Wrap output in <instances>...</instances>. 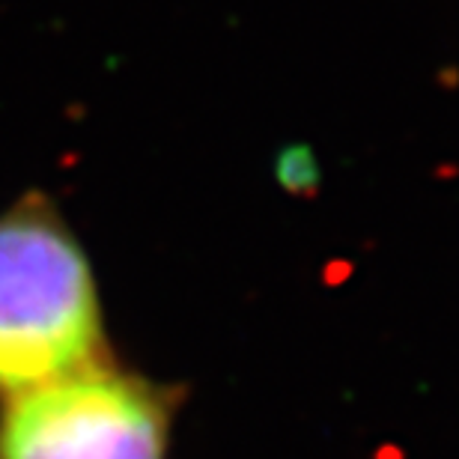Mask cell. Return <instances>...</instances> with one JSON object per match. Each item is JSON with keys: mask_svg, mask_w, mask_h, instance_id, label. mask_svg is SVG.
<instances>
[{"mask_svg": "<svg viewBox=\"0 0 459 459\" xmlns=\"http://www.w3.org/2000/svg\"><path fill=\"white\" fill-rule=\"evenodd\" d=\"M168 436V394L99 361L9 394L0 459H164Z\"/></svg>", "mask_w": 459, "mask_h": 459, "instance_id": "2", "label": "cell"}, {"mask_svg": "<svg viewBox=\"0 0 459 459\" xmlns=\"http://www.w3.org/2000/svg\"><path fill=\"white\" fill-rule=\"evenodd\" d=\"M314 159H310V152L307 150H290V152H283V159L278 164V173H281V179L287 182V188L292 191H299V188H305V182H314Z\"/></svg>", "mask_w": 459, "mask_h": 459, "instance_id": "3", "label": "cell"}, {"mask_svg": "<svg viewBox=\"0 0 459 459\" xmlns=\"http://www.w3.org/2000/svg\"><path fill=\"white\" fill-rule=\"evenodd\" d=\"M102 307L90 260L45 195L0 215V391L99 364Z\"/></svg>", "mask_w": 459, "mask_h": 459, "instance_id": "1", "label": "cell"}]
</instances>
